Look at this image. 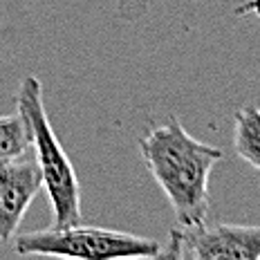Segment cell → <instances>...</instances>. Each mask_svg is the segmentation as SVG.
I'll return each instance as SVG.
<instances>
[{"mask_svg": "<svg viewBox=\"0 0 260 260\" xmlns=\"http://www.w3.org/2000/svg\"><path fill=\"white\" fill-rule=\"evenodd\" d=\"M137 146L146 169L169 200L177 226L207 220L211 171L222 159L218 146L195 139L177 117L150 128Z\"/></svg>", "mask_w": 260, "mask_h": 260, "instance_id": "cell-1", "label": "cell"}, {"mask_svg": "<svg viewBox=\"0 0 260 260\" xmlns=\"http://www.w3.org/2000/svg\"><path fill=\"white\" fill-rule=\"evenodd\" d=\"M16 110L25 117L31 135V148L36 153L43 186L47 191L54 213V226H68L81 222V184L72 161L54 133L43 104L41 81L29 74L20 81L16 92Z\"/></svg>", "mask_w": 260, "mask_h": 260, "instance_id": "cell-2", "label": "cell"}, {"mask_svg": "<svg viewBox=\"0 0 260 260\" xmlns=\"http://www.w3.org/2000/svg\"><path fill=\"white\" fill-rule=\"evenodd\" d=\"M14 251L18 256H52L79 260H117V258H159L161 247L153 238L133 236L126 231L83 226L81 222L68 226L29 231L14 236Z\"/></svg>", "mask_w": 260, "mask_h": 260, "instance_id": "cell-3", "label": "cell"}, {"mask_svg": "<svg viewBox=\"0 0 260 260\" xmlns=\"http://www.w3.org/2000/svg\"><path fill=\"white\" fill-rule=\"evenodd\" d=\"M166 258L191 260H260V224H229L207 220L195 226H175Z\"/></svg>", "mask_w": 260, "mask_h": 260, "instance_id": "cell-4", "label": "cell"}, {"mask_svg": "<svg viewBox=\"0 0 260 260\" xmlns=\"http://www.w3.org/2000/svg\"><path fill=\"white\" fill-rule=\"evenodd\" d=\"M43 188L36 159H18L0 164V242H9L18 231L23 215Z\"/></svg>", "mask_w": 260, "mask_h": 260, "instance_id": "cell-5", "label": "cell"}, {"mask_svg": "<svg viewBox=\"0 0 260 260\" xmlns=\"http://www.w3.org/2000/svg\"><path fill=\"white\" fill-rule=\"evenodd\" d=\"M234 150L240 159L260 171V108L245 106L234 115Z\"/></svg>", "mask_w": 260, "mask_h": 260, "instance_id": "cell-6", "label": "cell"}, {"mask_svg": "<svg viewBox=\"0 0 260 260\" xmlns=\"http://www.w3.org/2000/svg\"><path fill=\"white\" fill-rule=\"evenodd\" d=\"M31 148V135L25 117L18 110L0 115V164L23 157Z\"/></svg>", "mask_w": 260, "mask_h": 260, "instance_id": "cell-7", "label": "cell"}, {"mask_svg": "<svg viewBox=\"0 0 260 260\" xmlns=\"http://www.w3.org/2000/svg\"><path fill=\"white\" fill-rule=\"evenodd\" d=\"M236 14H256L260 18V0H247L245 5H240V7L236 9Z\"/></svg>", "mask_w": 260, "mask_h": 260, "instance_id": "cell-8", "label": "cell"}]
</instances>
